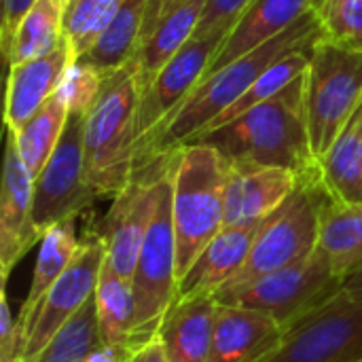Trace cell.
I'll return each mask as SVG.
<instances>
[{"mask_svg": "<svg viewBox=\"0 0 362 362\" xmlns=\"http://www.w3.org/2000/svg\"><path fill=\"white\" fill-rule=\"evenodd\" d=\"M83 123L85 115H68L53 155L34 178L32 225L40 240L53 225L76 221L98 199L85 170Z\"/></svg>", "mask_w": 362, "mask_h": 362, "instance_id": "30bf717a", "label": "cell"}, {"mask_svg": "<svg viewBox=\"0 0 362 362\" xmlns=\"http://www.w3.org/2000/svg\"><path fill=\"white\" fill-rule=\"evenodd\" d=\"M320 36L322 28L316 17V11H312L280 36L240 55L221 70L208 74L144 146V151L138 157V172L157 161L159 157L172 155L174 151L187 146L193 136H197L240 95H244L246 89L274 62H278L286 53L314 45Z\"/></svg>", "mask_w": 362, "mask_h": 362, "instance_id": "6da1fadb", "label": "cell"}, {"mask_svg": "<svg viewBox=\"0 0 362 362\" xmlns=\"http://www.w3.org/2000/svg\"><path fill=\"white\" fill-rule=\"evenodd\" d=\"M344 286L346 280L335 274L329 257L316 246L312 255L297 263L263 276L235 293L216 297V301L265 312L286 331L293 322L335 297Z\"/></svg>", "mask_w": 362, "mask_h": 362, "instance_id": "ba28073f", "label": "cell"}, {"mask_svg": "<svg viewBox=\"0 0 362 362\" xmlns=\"http://www.w3.org/2000/svg\"><path fill=\"white\" fill-rule=\"evenodd\" d=\"M76 248H78V238H76L74 221L57 223L42 235L40 246H38L34 274H32V282H30L28 295H25V299L19 308V314H17L21 352H23V346L28 341L32 320H34L38 305L47 297L51 286L57 282V278L64 274V269L70 265Z\"/></svg>", "mask_w": 362, "mask_h": 362, "instance_id": "7402d4cb", "label": "cell"}, {"mask_svg": "<svg viewBox=\"0 0 362 362\" xmlns=\"http://www.w3.org/2000/svg\"><path fill=\"white\" fill-rule=\"evenodd\" d=\"M0 362H21V341L17 318L11 314V305L6 299V286L0 293Z\"/></svg>", "mask_w": 362, "mask_h": 362, "instance_id": "e575fe53", "label": "cell"}, {"mask_svg": "<svg viewBox=\"0 0 362 362\" xmlns=\"http://www.w3.org/2000/svg\"><path fill=\"white\" fill-rule=\"evenodd\" d=\"M259 362H362V295L341 288L293 322Z\"/></svg>", "mask_w": 362, "mask_h": 362, "instance_id": "9c48e42d", "label": "cell"}, {"mask_svg": "<svg viewBox=\"0 0 362 362\" xmlns=\"http://www.w3.org/2000/svg\"><path fill=\"white\" fill-rule=\"evenodd\" d=\"M34 176L25 168L15 138L6 132V151L0 187V280L6 286L13 267L28 255L34 244H40L32 225Z\"/></svg>", "mask_w": 362, "mask_h": 362, "instance_id": "5bb4252c", "label": "cell"}, {"mask_svg": "<svg viewBox=\"0 0 362 362\" xmlns=\"http://www.w3.org/2000/svg\"><path fill=\"white\" fill-rule=\"evenodd\" d=\"M301 178L276 165L229 163L225 185V227L265 221L299 187Z\"/></svg>", "mask_w": 362, "mask_h": 362, "instance_id": "9a60e30c", "label": "cell"}, {"mask_svg": "<svg viewBox=\"0 0 362 362\" xmlns=\"http://www.w3.org/2000/svg\"><path fill=\"white\" fill-rule=\"evenodd\" d=\"M282 337L284 327L269 314L218 303L208 362H259L280 346Z\"/></svg>", "mask_w": 362, "mask_h": 362, "instance_id": "2e32d148", "label": "cell"}, {"mask_svg": "<svg viewBox=\"0 0 362 362\" xmlns=\"http://www.w3.org/2000/svg\"><path fill=\"white\" fill-rule=\"evenodd\" d=\"M314 11L322 38L362 51V0H318Z\"/></svg>", "mask_w": 362, "mask_h": 362, "instance_id": "1f68e13d", "label": "cell"}, {"mask_svg": "<svg viewBox=\"0 0 362 362\" xmlns=\"http://www.w3.org/2000/svg\"><path fill=\"white\" fill-rule=\"evenodd\" d=\"M263 223L223 227L178 282V299L214 297L246 263Z\"/></svg>", "mask_w": 362, "mask_h": 362, "instance_id": "e0dca14e", "label": "cell"}, {"mask_svg": "<svg viewBox=\"0 0 362 362\" xmlns=\"http://www.w3.org/2000/svg\"><path fill=\"white\" fill-rule=\"evenodd\" d=\"M318 0H255L250 8L242 15L235 28L223 40L216 57L212 59L204 78L240 55L269 42L272 38L286 32L303 15L312 13ZM202 78V81H204Z\"/></svg>", "mask_w": 362, "mask_h": 362, "instance_id": "d6986e66", "label": "cell"}, {"mask_svg": "<svg viewBox=\"0 0 362 362\" xmlns=\"http://www.w3.org/2000/svg\"><path fill=\"white\" fill-rule=\"evenodd\" d=\"M174 153L163 157L157 178V202L148 223L138 265L132 278L136 295V341L142 346L159 329L178 299V257L174 229Z\"/></svg>", "mask_w": 362, "mask_h": 362, "instance_id": "5b68a950", "label": "cell"}, {"mask_svg": "<svg viewBox=\"0 0 362 362\" xmlns=\"http://www.w3.org/2000/svg\"><path fill=\"white\" fill-rule=\"evenodd\" d=\"M255 0H206L195 36H227Z\"/></svg>", "mask_w": 362, "mask_h": 362, "instance_id": "836d02e7", "label": "cell"}, {"mask_svg": "<svg viewBox=\"0 0 362 362\" xmlns=\"http://www.w3.org/2000/svg\"><path fill=\"white\" fill-rule=\"evenodd\" d=\"M93 303L102 344H132L140 348L136 341V295L129 278L112 272L104 263L93 293Z\"/></svg>", "mask_w": 362, "mask_h": 362, "instance_id": "d4e9b609", "label": "cell"}, {"mask_svg": "<svg viewBox=\"0 0 362 362\" xmlns=\"http://www.w3.org/2000/svg\"><path fill=\"white\" fill-rule=\"evenodd\" d=\"M121 0H70L64 17V38L68 40L72 62L85 57L106 25L110 23Z\"/></svg>", "mask_w": 362, "mask_h": 362, "instance_id": "f546056e", "label": "cell"}, {"mask_svg": "<svg viewBox=\"0 0 362 362\" xmlns=\"http://www.w3.org/2000/svg\"><path fill=\"white\" fill-rule=\"evenodd\" d=\"M66 121H68V110L59 102V98L53 93V98L19 132L15 134L11 132L15 138L17 151L34 178L42 172L45 163L53 155L64 134Z\"/></svg>", "mask_w": 362, "mask_h": 362, "instance_id": "f1b7e54d", "label": "cell"}, {"mask_svg": "<svg viewBox=\"0 0 362 362\" xmlns=\"http://www.w3.org/2000/svg\"><path fill=\"white\" fill-rule=\"evenodd\" d=\"M138 102L136 70L129 62L106 74L98 100L85 112V170L98 199H115L138 174Z\"/></svg>", "mask_w": 362, "mask_h": 362, "instance_id": "3957f363", "label": "cell"}, {"mask_svg": "<svg viewBox=\"0 0 362 362\" xmlns=\"http://www.w3.org/2000/svg\"><path fill=\"white\" fill-rule=\"evenodd\" d=\"M106 261V240L102 229H89L78 240V248L38 305L28 341L21 352V362H34L57 333L93 299L100 272Z\"/></svg>", "mask_w": 362, "mask_h": 362, "instance_id": "8fae6325", "label": "cell"}, {"mask_svg": "<svg viewBox=\"0 0 362 362\" xmlns=\"http://www.w3.org/2000/svg\"><path fill=\"white\" fill-rule=\"evenodd\" d=\"M310 51H312V45L310 47H303V49H297L293 53H286L284 57H280L278 62H274L248 89L244 95H240L225 112H221L212 123H208L197 136L191 138V142H197L202 136L210 134L212 129L221 127V125H227L231 121H235L238 117H242L244 112L252 110L255 106L272 100L274 95H278L282 89H286L291 83H295L297 78H301L310 66ZM189 142V144H191Z\"/></svg>", "mask_w": 362, "mask_h": 362, "instance_id": "4316f807", "label": "cell"}, {"mask_svg": "<svg viewBox=\"0 0 362 362\" xmlns=\"http://www.w3.org/2000/svg\"><path fill=\"white\" fill-rule=\"evenodd\" d=\"M362 104V51L318 38L305 72V119L314 157L320 159Z\"/></svg>", "mask_w": 362, "mask_h": 362, "instance_id": "52a82bcc", "label": "cell"}, {"mask_svg": "<svg viewBox=\"0 0 362 362\" xmlns=\"http://www.w3.org/2000/svg\"><path fill=\"white\" fill-rule=\"evenodd\" d=\"M100 329L93 299L57 333L47 350L34 362H83V358L100 346Z\"/></svg>", "mask_w": 362, "mask_h": 362, "instance_id": "4dcf8cb0", "label": "cell"}, {"mask_svg": "<svg viewBox=\"0 0 362 362\" xmlns=\"http://www.w3.org/2000/svg\"><path fill=\"white\" fill-rule=\"evenodd\" d=\"M104 81L106 72L85 59H76L62 74L55 95L66 106L68 115H85L98 100Z\"/></svg>", "mask_w": 362, "mask_h": 362, "instance_id": "d6a6232c", "label": "cell"}, {"mask_svg": "<svg viewBox=\"0 0 362 362\" xmlns=\"http://www.w3.org/2000/svg\"><path fill=\"white\" fill-rule=\"evenodd\" d=\"M229 161L210 144L193 142L174 151L176 274L185 278L199 252L225 227V185Z\"/></svg>", "mask_w": 362, "mask_h": 362, "instance_id": "277c9868", "label": "cell"}, {"mask_svg": "<svg viewBox=\"0 0 362 362\" xmlns=\"http://www.w3.org/2000/svg\"><path fill=\"white\" fill-rule=\"evenodd\" d=\"M206 0H187L176 6L138 47L132 64L136 70V83L140 98L151 89L159 72L172 62V57L195 36Z\"/></svg>", "mask_w": 362, "mask_h": 362, "instance_id": "44dd1931", "label": "cell"}, {"mask_svg": "<svg viewBox=\"0 0 362 362\" xmlns=\"http://www.w3.org/2000/svg\"><path fill=\"white\" fill-rule=\"evenodd\" d=\"M327 199L329 195L320 180H301L295 193L265 218L246 263L214 295V299L235 293L263 276L312 255L318 246L320 214Z\"/></svg>", "mask_w": 362, "mask_h": 362, "instance_id": "8992f818", "label": "cell"}, {"mask_svg": "<svg viewBox=\"0 0 362 362\" xmlns=\"http://www.w3.org/2000/svg\"><path fill=\"white\" fill-rule=\"evenodd\" d=\"M344 288L350 291V293H354V295H362V269L358 274H354V276L346 282Z\"/></svg>", "mask_w": 362, "mask_h": 362, "instance_id": "ab89813d", "label": "cell"}, {"mask_svg": "<svg viewBox=\"0 0 362 362\" xmlns=\"http://www.w3.org/2000/svg\"><path fill=\"white\" fill-rule=\"evenodd\" d=\"M197 142L214 146L229 163L276 165L295 172L301 180H320L305 119V74Z\"/></svg>", "mask_w": 362, "mask_h": 362, "instance_id": "7a4b0ae2", "label": "cell"}, {"mask_svg": "<svg viewBox=\"0 0 362 362\" xmlns=\"http://www.w3.org/2000/svg\"><path fill=\"white\" fill-rule=\"evenodd\" d=\"M134 362H170L168 354H165V348H163V341L159 335L151 337L148 341H144L136 356H134Z\"/></svg>", "mask_w": 362, "mask_h": 362, "instance_id": "f35d334b", "label": "cell"}, {"mask_svg": "<svg viewBox=\"0 0 362 362\" xmlns=\"http://www.w3.org/2000/svg\"><path fill=\"white\" fill-rule=\"evenodd\" d=\"M216 308L214 297L176 299L159 329L170 362L210 361Z\"/></svg>", "mask_w": 362, "mask_h": 362, "instance_id": "ffe728a7", "label": "cell"}, {"mask_svg": "<svg viewBox=\"0 0 362 362\" xmlns=\"http://www.w3.org/2000/svg\"><path fill=\"white\" fill-rule=\"evenodd\" d=\"M72 64L68 40L42 57L8 66L4 123L6 132H19L55 93L62 74Z\"/></svg>", "mask_w": 362, "mask_h": 362, "instance_id": "ac0fdd59", "label": "cell"}, {"mask_svg": "<svg viewBox=\"0 0 362 362\" xmlns=\"http://www.w3.org/2000/svg\"><path fill=\"white\" fill-rule=\"evenodd\" d=\"M36 4V0H2V21H0V51L4 59H8L15 34L28 11Z\"/></svg>", "mask_w": 362, "mask_h": 362, "instance_id": "d590c367", "label": "cell"}, {"mask_svg": "<svg viewBox=\"0 0 362 362\" xmlns=\"http://www.w3.org/2000/svg\"><path fill=\"white\" fill-rule=\"evenodd\" d=\"M66 2H70V0H66Z\"/></svg>", "mask_w": 362, "mask_h": 362, "instance_id": "60d3db41", "label": "cell"}, {"mask_svg": "<svg viewBox=\"0 0 362 362\" xmlns=\"http://www.w3.org/2000/svg\"><path fill=\"white\" fill-rule=\"evenodd\" d=\"M148 4L151 0H121L93 49L81 59L93 64L106 74L127 66L138 53Z\"/></svg>", "mask_w": 362, "mask_h": 362, "instance_id": "484cf974", "label": "cell"}, {"mask_svg": "<svg viewBox=\"0 0 362 362\" xmlns=\"http://www.w3.org/2000/svg\"><path fill=\"white\" fill-rule=\"evenodd\" d=\"M318 248L329 257L335 274L350 280L362 269V202L337 204L327 199L320 214Z\"/></svg>", "mask_w": 362, "mask_h": 362, "instance_id": "cb8c5ba5", "label": "cell"}, {"mask_svg": "<svg viewBox=\"0 0 362 362\" xmlns=\"http://www.w3.org/2000/svg\"><path fill=\"white\" fill-rule=\"evenodd\" d=\"M320 182L337 204L362 202V104L320 159Z\"/></svg>", "mask_w": 362, "mask_h": 362, "instance_id": "603a6c76", "label": "cell"}, {"mask_svg": "<svg viewBox=\"0 0 362 362\" xmlns=\"http://www.w3.org/2000/svg\"><path fill=\"white\" fill-rule=\"evenodd\" d=\"M163 157L142 168L134 180L112 199L108 214L102 221V233L106 240V265L125 276L134 278L142 242L157 202V178L161 172Z\"/></svg>", "mask_w": 362, "mask_h": 362, "instance_id": "4fadbf2b", "label": "cell"}, {"mask_svg": "<svg viewBox=\"0 0 362 362\" xmlns=\"http://www.w3.org/2000/svg\"><path fill=\"white\" fill-rule=\"evenodd\" d=\"M225 38L227 36H210V38L193 36L159 72L151 89L140 98L138 112H136L138 157L144 151V146L151 142V138L163 127V123L202 83L204 74L208 72Z\"/></svg>", "mask_w": 362, "mask_h": 362, "instance_id": "7c38bea8", "label": "cell"}, {"mask_svg": "<svg viewBox=\"0 0 362 362\" xmlns=\"http://www.w3.org/2000/svg\"><path fill=\"white\" fill-rule=\"evenodd\" d=\"M182 2H187V0H151V4H148V15H146V23H144V30H142V40H140V45L153 34V30L176 8V6H180Z\"/></svg>", "mask_w": 362, "mask_h": 362, "instance_id": "74e56055", "label": "cell"}, {"mask_svg": "<svg viewBox=\"0 0 362 362\" xmlns=\"http://www.w3.org/2000/svg\"><path fill=\"white\" fill-rule=\"evenodd\" d=\"M136 352H138V346H132V344H121V346L100 344L83 358V362H134Z\"/></svg>", "mask_w": 362, "mask_h": 362, "instance_id": "8d00e7d4", "label": "cell"}, {"mask_svg": "<svg viewBox=\"0 0 362 362\" xmlns=\"http://www.w3.org/2000/svg\"><path fill=\"white\" fill-rule=\"evenodd\" d=\"M66 0H36L17 28L6 64H23L42 57L59 47L64 40Z\"/></svg>", "mask_w": 362, "mask_h": 362, "instance_id": "83f0119b", "label": "cell"}]
</instances>
